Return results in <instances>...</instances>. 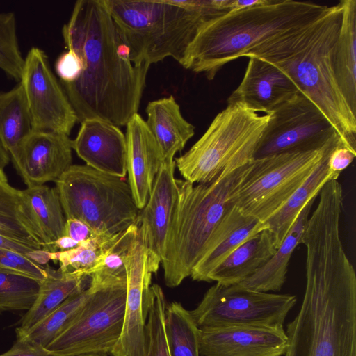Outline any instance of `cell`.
Segmentation results:
<instances>
[{
  "label": "cell",
  "mask_w": 356,
  "mask_h": 356,
  "mask_svg": "<svg viewBox=\"0 0 356 356\" xmlns=\"http://www.w3.org/2000/svg\"><path fill=\"white\" fill-rule=\"evenodd\" d=\"M306 287L299 312L286 325L284 356H356V275L343 249L339 219L307 222Z\"/></svg>",
  "instance_id": "1"
},
{
  "label": "cell",
  "mask_w": 356,
  "mask_h": 356,
  "mask_svg": "<svg viewBox=\"0 0 356 356\" xmlns=\"http://www.w3.org/2000/svg\"><path fill=\"white\" fill-rule=\"evenodd\" d=\"M62 35L83 63L75 81L60 83L78 122L96 118L126 126L138 113L149 67L131 62L104 0L76 1Z\"/></svg>",
  "instance_id": "2"
},
{
  "label": "cell",
  "mask_w": 356,
  "mask_h": 356,
  "mask_svg": "<svg viewBox=\"0 0 356 356\" xmlns=\"http://www.w3.org/2000/svg\"><path fill=\"white\" fill-rule=\"evenodd\" d=\"M341 1L312 23L266 42L243 57H257L281 69L333 126L343 145L356 152V115L335 79L331 51L339 33Z\"/></svg>",
  "instance_id": "3"
},
{
  "label": "cell",
  "mask_w": 356,
  "mask_h": 356,
  "mask_svg": "<svg viewBox=\"0 0 356 356\" xmlns=\"http://www.w3.org/2000/svg\"><path fill=\"white\" fill-rule=\"evenodd\" d=\"M327 7L293 0H268L230 10L200 26L179 64L213 80L226 64L266 42L308 25Z\"/></svg>",
  "instance_id": "4"
},
{
  "label": "cell",
  "mask_w": 356,
  "mask_h": 356,
  "mask_svg": "<svg viewBox=\"0 0 356 356\" xmlns=\"http://www.w3.org/2000/svg\"><path fill=\"white\" fill-rule=\"evenodd\" d=\"M104 1L138 67L168 57L180 63L200 26L227 13L218 0Z\"/></svg>",
  "instance_id": "5"
},
{
  "label": "cell",
  "mask_w": 356,
  "mask_h": 356,
  "mask_svg": "<svg viewBox=\"0 0 356 356\" xmlns=\"http://www.w3.org/2000/svg\"><path fill=\"white\" fill-rule=\"evenodd\" d=\"M250 163L213 181L196 186L176 179L177 197L161 262L168 287H176L191 276L211 235L232 205L230 197Z\"/></svg>",
  "instance_id": "6"
},
{
  "label": "cell",
  "mask_w": 356,
  "mask_h": 356,
  "mask_svg": "<svg viewBox=\"0 0 356 356\" xmlns=\"http://www.w3.org/2000/svg\"><path fill=\"white\" fill-rule=\"evenodd\" d=\"M270 119L243 104H227L200 139L174 159L176 168L192 184L211 182L238 169L254 159Z\"/></svg>",
  "instance_id": "7"
},
{
  "label": "cell",
  "mask_w": 356,
  "mask_h": 356,
  "mask_svg": "<svg viewBox=\"0 0 356 356\" xmlns=\"http://www.w3.org/2000/svg\"><path fill=\"white\" fill-rule=\"evenodd\" d=\"M55 182L66 219H78L97 234L108 236L136 224L140 209L125 177L72 165Z\"/></svg>",
  "instance_id": "8"
},
{
  "label": "cell",
  "mask_w": 356,
  "mask_h": 356,
  "mask_svg": "<svg viewBox=\"0 0 356 356\" xmlns=\"http://www.w3.org/2000/svg\"><path fill=\"white\" fill-rule=\"evenodd\" d=\"M284 153L253 159L229 202L243 214L265 222L308 178L325 149ZM340 139V138H339Z\"/></svg>",
  "instance_id": "9"
},
{
  "label": "cell",
  "mask_w": 356,
  "mask_h": 356,
  "mask_svg": "<svg viewBox=\"0 0 356 356\" xmlns=\"http://www.w3.org/2000/svg\"><path fill=\"white\" fill-rule=\"evenodd\" d=\"M296 302L293 295L253 291L239 284L225 286L216 283L190 313L199 330L229 327L283 329L285 318Z\"/></svg>",
  "instance_id": "10"
},
{
  "label": "cell",
  "mask_w": 356,
  "mask_h": 356,
  "mask_svg": "<svg viewBox=\"0 0 356 356\" xmlns=\"http://www.w3.org/2000/svg\"><path fill=\"white\" fill-rule=\"evenodd\" d=\"M94 291L76 320L46 348L54 356L110 353L120 337L125 310L127 280Z\"/></svg>",
  "instance_id": "11"
},
{
  "label": "cell",
  "mask_w": 356,
  "mask_h": 356,
  "mask_svg": "<svg viewBox=\"0 0 356 356\" xmlns=\"http://www.w3.org/2000/svg\"><path fill=\"white\" fill-rule=\"evenodd\" d=\"M270 115L254 159L318 150L339 137L318 107L300 92L278 106Z\"/></svg>",
  "instance_id": "12"
},
{
  "label": "cell",
  "mask_w": 356,
  "mask_h": 356,
  "mask_svg": "<svg viewBox=\"0 0 356 356\" xmlns=\"http://www.w3.org/2000/svg\"><path fill=\"white\" fill-rule=\"evenodd\" d=\"M19 82L28 103L32 130L70 136L77 118L47 55L40 48L33 47L28 51Z\"/></svg>",
  "instance_id": "13"
},
{
  "label": "cell",
  "mask_w": 356,
  "mask_h": 356,
  "mask_svg": "<svg viewBox=\"0 0 356 356\" xmlns=\"http://www.w3.org/2000/svg\"><path fill=\"white\" fill-rule=\"evenodd\" d=\"M125 266L127 293L122 331L110 354L112 356H144L152 273L139 229L127 255Z\"/></svg>",
  "instance_id": "14"
},
{
  "label": "cell",
  "mask_w": 356,
  "mask_h": 356,
  "mask_svg": "<svg viewBox=\"0 0 356 356\" xmlns=\"http://www.w3.org/2000/svg\"><path fill=\"white\" fill-rule=\"evenodd\" d=\"M175 163L164 161L157 172L149 199L140 210L136 223L148 255L149 267L156 273L165 258L168 238L177 197Z\"/></svg>",
  "instance_id": "15"
},
{
  "label": "cell",
  "mask_w": 356,
  "mask_h": 356,
  "mask_svg": "<svg viewBox=\"0 0 356 356\" xmlns=\"http://www.w3.org/2000/svg\"><path fill=\"white\" fill-rule=\"evenodd\" d=\"M72 140L69 136L32 130L11 157L27 187L56 181L72 165Z\"/></svg>",
  "instance_id": "16"
},
{
  "label": "cell",
  "mask_w": 356,
  "mask_h": 356,
  "mask_svg": "<svg viewBox=\"0 0 356 356\" xmlns=\"http://www.w3.org/2000/svg\"><path fill=\"white\" fill-rule=\"evenodd\" d=\"M286 348L284 328L229 327L199 330L202 356H282Z\"/></svg>",
  "instance_id": "17"
},
{
  "label": "cell",
  "mask_w": 356,
  "mask_h": 356,
  "mask_svg": "<svg viewBox=\"0 0 356 356\" xmlns=\"http://www.w3.org/2000/svg\"><path fill=\"white\" fill-rule=\"evenodd\" d=\"M248 58L243 79L227 98V104L241 103L256 112L270 114L299 92L276 65L259 58Z\"/></svg>",
  "instance_id": "18"
},
{
  "label": "cell",
  "mask_w": 356,
  "mask_h": 356,
  "mask_svg": "<svg viewBox=\"0 0 356 356\" xmlns=\"http://www.w3.org/2000/svg\"><path fill=\"white\" fill-rule=\"evenodd\" d=\"M72 147L87 165L119 177H125L127 168L126 136L108 122L92 118L81 122Z\"/></svg>",
  "instance_id": "19"
},
{
  "label": "cell",
  "mask_w": 356,
  "mask_h": 356,
  "mask_svg": "<svg viewBox=\"0 0 356 356\" xmlns=\"http://www.w3.org/2000/svg\"><path fill=\"white\" fill-rule=\"evenodd\" d=\"M126 127L128 183L140 210L146 204L155 177L165 161L146 121L138 113Z\"/></svg>",
  "instance_id": "20"
},
{
  "label": "cell",
  "mask_w": 356,
  "mask_h": 356,
  "mask_svg": "<svg viewBox=\"0 0 356 356\" xmlns=\"http://www.w3.org/2000/svg\"><path fill=\"white\" fill-rule=\"evenodd\" d=\"M18 214L42 248L52 252L54 243L64 236L66 222L56 186L44 184L20 190Z\"/></svg>",
  "instance_id": "21"
},
{
  "label": "cell",
  "mask_w": 356,
  "mask_h": 356,
  "mask_svg": "<svg viewBox=\"0 0 356 356\" xmlns=\"http://www.w3.org/2000/svg\"><path fill=\"white\" fill-rule=\"evenodd\" d=\"M266 229L265 222L243 214L232 204L192 269L191 278L195 281L207 282V277L211 270L236 248Z\"/></svg>",
  "instance_id": "22"
},
{
  "label": "cell",
  "mask_w": 356,
  "mask_h": 356,
  "mask_svg": "<svg viewBox=\"0 0 356 356\" xmlns=\"http://www.w3.org/2000/svg\"><path fill=\"white\" fill-rule=\"evenodd\" d=\"M47 277L40 282L38 296L16 328L17 339L22 337L72 296L90 284V276L79 271L55 270L46 265Z\"/></svg>",
  "instance_id": "23"
},
{
  "label": "cell",
  "mask_w": 356,
  "mask_h": 356,
  "mask_svg": "<svg viewBox=\"0 0 356 356\" xmlns=\"http://www.w3.org/2000/svg\"><path fill=\"white\" fill-rule=\"evenodd\" d=\"M146 123L165 161H173L195 134V127L182 115L175 98L170 95L149 102Z\"/></svg>",
  "instance_id": "24"
},
{
  "label": "cell",
  "mask_w": 356,
  "mask_h": 356,
  "mask_svg": "<svg viewBox=\"0 0 356 356\" xmlns=\"http://www.w3.org/2000/svg\"><path fill=\"white\" fill-rule=\"evenodd\" d=\"M341 3V24L331 51V65L339 88L356 115V1Z\"/></svg>",
  "instance_id": "25"
},
{
  "label": "cell",
  "mask_w": 356,
  "mask_h": 356,
  "mask_svg": "<svg viewBox=\"0 0 356 356\" xmlns=\"http://www.w3.org/2000/svg\"><path fill=\"white\" fill-rule=\"evenodd\" d=\"M274 239L268 229L236 248L207 277V282L229 286L242 282L264 266L275 253Z\"/></svg>",
  "instance_id": "26"
},
{
  "label": "cell",
  "mask_w": 356,
  "mask_h": 356,
  "mask_svg": "<svg viewBox=\"0 0 356 356\" xmlns=\"http://www.w3.org/2000/svg\"><path fill=\"white\" fill-rule=\"evenodd\" d=\"M340 144L343 145L339 138L330 144L321 161L308 178L293 193L285 204L265 222L267 229L273 236L274 245L276 249L278 248L285 238L306 204L312 198L319 194L321 189L327 181L330 179H337L339 177V175L331 172L330 170L328 158L332 149Z\"/></svg>",
  "instance_id": "27"
},
{
  "label": "cell",
  "mask_w": 356,
  "mask_h": 356,
  "mask_svg": "<svg viewBox=\"0 0 356 356\" xmlns=\"http://www.w3.org/2000/svg\"><path fill=\"white\" fill-rule=\"evenodd\" d=\"M317 196L303 207L285 238L269 261L250 277L239 283L246 289L268 293L280 291L286 280L289 262L300 243L312 207Z\"/></svg>",
  "instance_id": "28"
},
{
  "label": "cell",
  "mask_w": 356,
  "mask_h": 356,
  "mask_svg": "<svg viewBox=\"0 0 356 356\" xmlns=\"http://www.w3.org/2000/svg\"><path fill=\"white\" fill-rule=\"evenodd\" d=\"M32 131V123L23 86L18 82L0 92V143L13 157L21 141Z\"/></svg>",
  "instance_id": "29"
},
{
  "label": "cell",
  "mask_w": 356,
  "mask_h": 356,
  "mask_svg": "<svg viewBox=\"0 0 356 356\" xmlns=\"http://www.w3.org/2000/svg\"><path fill=\"white\" fill-rule=\"evenodd\" d=\"M93 291L94 288L89 286L86 290L72 296L22 337L46 348L79 316Z\"/></svg>",
  "instance_id": "30"
},
{
  "label": "cell",
  "mask_w": 356,
  "mask_h": 356,
  "mask_svg": "<svg viewBox=\"0 0 356 356\" xmlns=\"http://www.w3.org/2000/svg\"><path fill=\"white\" fill-rule=\"evenodd\" d=\"M165 330L170 356H200L199 329L181 303L167 305Z\"/></svg>",
  "instance_id": "31"
},
{
  "label": "cell",
  "mask_w": 356,
  "mask_h": 356,
  "mask_svg": "<svg viewBox=\"0 0 356 356\" xmlns=\"http://www.w3.org/2000/svg\"><path fill=\"white\" fill-rule=\"evenodd\" d=\"M138 229L136 223L120 233L99 261L83 273L90 276L91 285L104 286L127 280L126 258Z\"/></svg>",
  "instance_id": "32"
},
{
  "label": "cell",
  "mask_w": 356,
  "mask_h": 356,
  "mask_svg": "<svg viewBox=\"0 0 356 356\" xmlns=\"http://www.w3.org/2000/svg\"><path fill=\"white\" fill-rule=\"evenodd\" d=\"M20 190L8 182L0 169V234L21 241L37 249H43L21 222L18 214Z\"/></svg>",
  "instance_id": "33"
},
{
  "label": "cell",
  "mask_w": 356,
  "mask_h": 356,
  "mask_svg": "<svg viewBox=\"0 0 356 356\" xmlns=\"http://www.w3.org/2000/svg\"><path fill=\"white\" fill-rule=\"evenodd\" d=\"M40 282L19 273L0 269V312L29 310L38 296Z\"/></svg>",
  "instance_id": "34"
},
{
  "label": "cell",
  "mask_w": 356,
  "mask_h": 356,
  "mask_svg": "<svg viewBox=\"0 0 356 356\" xmlns=\"http://www.w3.org/2000/svg\"><path fill=\"white\" fill-rule=\"evenodd\" d=\"M167 302L161 287L151 285L145 323L144 356H170L165 330Z\"/></svg>",
  "instance_id": "35"
},
{
  "label": "cell",
  "mask_w": 356,
  "mask_h": 356,
  "mask_svg": "<svg viewBox=\"0 0 356 356\" xmlns=\"http://www.w3.org/2000/svg\"><path fill=\"white\" fill-rule=\"evenodd\" d=\"M120 234L114 236L97 235L81 242L74 249L51 252L50 259L54 262H58L59 269L63 271H79L83 273L99 261Z\"/></svg>",
  "instance_id": "36"
},
{
  "label": "cell",
  "mask_w": 356,
  "mask_h": 356,
  "mask_svg": "<svg viewBox=\"0 0 356 356\" xmlns=\"http://www.w3.org/2000/svg\"><path fill=\"white\" fill-rule=\"evenodd\" d=\"M24 63L18 42L17 22L13 12L0 13V70L19 82Z\"/></svg>",
  "instance_id": "37"
},
{
  "label": "cell",
  "mask_w": 356,
  "mask_h": 356,
  "mask_svg": "<svg viewBox=\"0 0 356 356\" xmlns=\"http://www.w3.org/2000/svg\"><path fill=\"white\" fill-rule=\"evenodd\" d=\"M0 269L19 273L43 281L47 277L46 265H39L13 250L0 248Z\"/></svg>",
  "instance_id": "38"
},
{
  "label": "cell",
  "mask_w": 356,
  "mask_h": 356,
  "mask_svg": "<svg viewBox=\"0 0 356 356\" xmlns=\"http://www.w3.org/2000/svg\"><path fill=\"white\" fill-rule=\"evenodd\" d=\"M54 67L60 83H71L80 76L83 63L81 57L74 51L67 49L58 57Z\"/></svg>",
  "instance_id": "39"
},
{
  "label": "cell",
  "mask_w": 356,
  "mask_h": 356,
  "mask_svg": "<svg viewBox=\"0 0 356 356\" xmlns=\"http://www.w3.org/2000/svg\"><path fill=\"white\" fill-rule=\"evenodd\" d=\"M0 356H54L47 348L24 337L18 338L12 348Z\"/></svg>",
  "instance_id": "40"
},
{
  "label": "cell",
  "mask_w": 356,
  "mask_h": 356,
  "mask_svg": "<svg viewBox=\"0 0 356 356\" xmlns=\"http://www.w3.org/2000/svg\"><path fill=\"white\" fill-rule=\"evenodd\" d=\"M356 152L340 144L330 152L328 158V166L331 172L340 175L354 160Z\"/></svg>",
  "instance_id": "41"
},
{
  "label": "cell",
  "mask_w": 356,
  "mask_h": 356,
  "mask_svg": "<svg viewBox=\"0 0 356 356\" xmlns=\"http://www.w3.org/2000/svg\"><path fill=\"white\" fill-rule=\"evenodd\" d=\"M64 235L81 243L98 234L83 222L75 218H68L66 219Z\"/></svg>",
  "instance_id": "42"
},
{
  "label": "cell",
  "mask_w": 356,
  "mask_h": 356,
  "mask_svg": "<svg viewBox=\"0 0 356 356\" xmlns=\"http://www.w3.org/2000/svg\"><path fill=\"white\" fill-rule=\"evenodd\" d=\"M0 248L15 251L23 254L28 259H29V254L31 251L38 250L31 245L1 234H0Z\"/></svg>",
  "instance_id": "43"
},
{
  "label": "cell",
  "mask_w": 356,
  "mask_h": 356,
  "mask_svg": "<svg viewBox=\"0 0 356 356\" xmlns=\"http://www.w3.org/2000/svg\"><path fill=\"white\" fill-rule=\"evenodd\" d=\"M81 243L74 241L67 236H63L58 238L52 245V252L57 251H65L78 247Z\"/></svg>",
  "instance_id": "44"
},
{
  "label": "cell",
  "mask_w": 356,
  "mask_h": 356,
  "mask_svg": "<svg viewBox=\"0 0 356 356\" xmlns=\"http://www.w3.org/2000/svg\"><path fill=\"white\" fill-rule=\"evenodd\" d=\"M9 161L10 155L0 143V169L3 170Z\"/></svg>",
  "instance_id": "45"
},
{
  "label": "cell",
  "mask_w": 356,
  "mask_h": 356,
  "mask_svg": "<svg viewBox=\"0 0 356 356\" xmlns=\"http://www.w3.org/2000/svg\"><path fill=\"white\" fill-rule=\"evenodd\" d=\"M76 356H108V354L105 353H92L81 354Z\"/></svg>",
  "instance_id": "46"
}]
</instances>
